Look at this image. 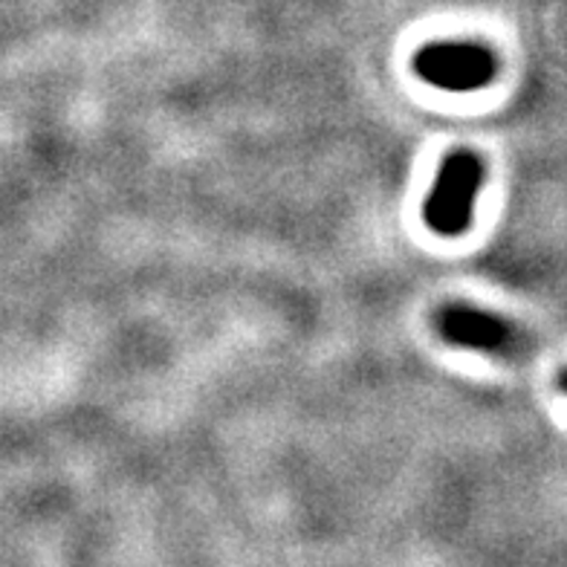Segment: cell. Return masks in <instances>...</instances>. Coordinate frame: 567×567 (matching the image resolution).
I'll use <instances>...</instances> for the list:
<instances>
[{
  "instance_id": "6da1fadb",
  "label": "cell",
  "mask_w": 567,
  "mask_h": 567,
  "mask_svg": "<svg viewBox=\"0 0 567 567\" xmlns=\"http://www.w3.org/2000/svg\"><path fill=\"white\" fill-rule=\"evenodd\" d=\"M484 186V163L472 151H452L443 159L434 188L425 197L423 220L429 229L452 238L470 229L475 200Z\"/></svg>"
},
{
  "instance_id": "7a4b0ae2",
  "label": "cell",
  "mask_w": 567,
  "mask_h": 567,
  "mask_svg": "<svg viewBox=\"0 0 567 567\" xmlns=\"http://www.w3.org/2000/svg\"><path fill=\"white\" fill-rule=\"evenodd\" d=\"M414 73L434 87L470 93L493 82L498 73V61L486 47L472 44V41H441V44L423 47L414 55Z\"/></svg>"
},
{
  "instance_id": "3957f363",
  "label": "cell",
  "mask_w": 567,
  "mask_h": 567,
  "mask_svg": "<svg viewBox=\"0 0 567 567\" xmlns=\"http://www.w3.org/2000/svg\"><path fill=\"white\" fill-rule=\"evenodd\" d=\"M437 330L449 344L489 357H518L527 348L524 333L513 321L470 305L443 307L437 313Z\"/></svg>"
}]
</instances>
